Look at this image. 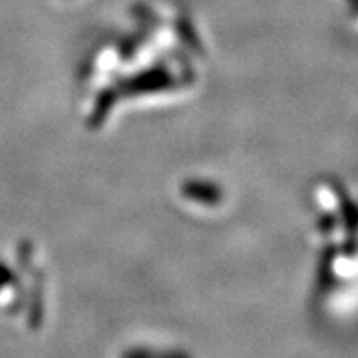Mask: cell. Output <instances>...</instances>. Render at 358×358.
<instances>
[{
    "label": "cell",
    "instance_id": "6da1fadb",
    "mask_svg": "<svg viewBox=\"0 0 358 358\" xmlns=\"http://www.w3.org/2000/svg\"><path fill=\"white\" fill-rule=\"evenodd\" d=\"M351 28H353V34L357 35V38H358V8H357V11H355V22H351Z\"/></svg>",
    "mask_w": 358,
    "mask_h": 358
}]
</instances>
